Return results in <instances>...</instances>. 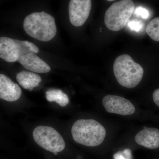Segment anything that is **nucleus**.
<instances>
[{"instance_id": "nucleus-1", "label": "nucleus", "mask_w": 159, "mask_h": 159, "mask_svg": "<svg viewBox=\"0 0 159 159\" xmlns=\"http://www.w3.org/2000/svg\"><path fill=\"white\" fill-rule=\"evenodd\" d=\"M23 28L29 36L42 42L51 40L57 33L55 19L44 11L27 16L24 20Z\"/></svg>"}, {"instance_id": "nucleus-2", "label": "nucleus", "mask_w": 159, "mask_h": 159, "mask_svg": "<svg viewBox=\"0 0 159 159\" xmlns=\"http://www.w3.org/2000/svg\"><path fill=\"white\" fill-rule=\"evenodd\" d=\"M71 134L75 142L89 147H96L104 141L105 127L93 119H79L74 122Z\"/></svg>"}, {"instance_id": "nucleus-3", "label": "nucleus", "mask_w": 159, "mask_h": 159, "mask_svg": "<svg viewBox=\"0 0 159 159\" xmlns=\"http://www.w3.org/2000/svg\"><path fill=\"white\" fill-rule=\"evenodd\" d=\"M113 71L119 84L129 89L136 87L141 82L144 74L142 66L126 54L120 55L115 60Z\"/></svg>"}, {"instance_id": "nucleus-4", "label": "nucleus", "mask_w": 159, "mask_h": 159, "mask_svg": "<svg viewBox=\"0 0 159 159\" xmlns=\"http://www.w3.org/2000/svg\"><path fill=\"white\" fill-rule=\"evenodd\" d=\"M134 9V4L132 0H121L113 3L106 11V26L111 31H120L128 23Z\"/></svg>"}, {"instance_id": "nucleus-5", "label": "nucleus", "mask_w": 159, "mask_h": 159, "mask_svg": "<svg viewBox=\"0 0 159 159\" xmlns=\"http://www.w3.org/2000/svg\"><path fill=\"white\" fill-rule=\"evenodd\" d=\"M39 52L37 46L28 41L0 38V57L7 62H16L23 55L30 53L37 54Z\"/></svg>"}, {"instance_id": "nucleus-6", "label": "nucleus", "mask_w": 159, "mask_h": 159, "mask_svg": "<svg viewBox=\"0 0 159 159\" xmlns=\"http://www.w3.org/2000/svg\"><path fill=\"white\" fill-rule=\"evenodd\" d=\"M32 135L34 142L38 145L54 155H57L65 148L64 140L52 127L40 125L34 129Z\"/></svg>"}, {"instance_id": "nucleus-7", "label": "nucleus", "mask_w": 159, "mask_h": 159, "mask_svg": "<svg viewBox=\"0 0 159 159\" xmlns=\"http://www.w3.org/2000/svg\"><path fill=\"white\" fill-rule=\"evenodd\" d=\"M91 0H70L69 5V18L75 27L83 25L90 13Z\"/></svg>"}, {"instance_id": "nucleus-8", "label": "nucleus", "mask_w": 159, "mask_h": 159, "mask_svg": "<svg viewBox=\"0 0 159 159\" xmlns=\"http://www.w3.org/2000/svg\"><path fill=\"white\" fill-rule=\"evenodd\" d=\"M102 103L106 110L111 113L126 116L135 111L134 106L129 100L119 96L107 95L102 99Z\"/></svg>"}, {"instance_id": "nucleus-9", "label": "nucleus", "mask_w": 159, "mask_h": 159, "mask_svg": "<svg viewBox=\"0 0 159 159\" xmlns=\"http://www.w3.org/2000/svg\"><path fill=\"white\" fill-rule=\"evenodd\" d=\"M22 90L19 86L9 77L0 74V98L9 102H14L21 97Z\"/></svg>"}, {"instance_id": "nucleus-10", "label": "nucleus", "mask_w": 159, "mask_h": 159, "mask_svg": "<svg viewBox=\"0 0 159 159\" xmlns=\"http://www.w3.org/2000/svg\"><path fill=\"white\" fill-rule=\"evenodd\" d=\"M18 61L26 70L34 73L45 74L51 71V67L34 53L23 55Z\"/></svg>"}, {"instance_id": "nucleus-11", "label": "nucleus", "mask_w": 159, "mask_h": 159, "mask_svg": "<svg viewBox=\"0 0 159 159\" xmlns=\"http://www.w3.org/2000/svg\"><path fill=\"white\" fill-rule=\"evenodd\" d=\"M137 144L149 149H156L159 147V129L147 128L139 131L135 137Z\"/></svg>"}, {"instance_id": "nucleus-12", "label": "nucleus", "mask_w": 159, "mask_h": 159, "mask_svg": "<svg viewBox=\"0 0 159 159\" xmlns=\"http://www.w3.org/2000/svg\"><path fill=\"white\" fill-rule=\"evenodd\" d=\"M16 80L23 88L31 91L39 85L41 78L38 74L28 71H22L17 74Z\"/></svg>"}, {"instance_id": "nucleus-13", "label": "nucleus", "mask_w": 159, "mask_h": 159, "mask_svg": "<svg viewBox=\"0 0 159 159\" xmlns=\"http://www.w3.org/2000/svg\"><path fill=\"white\" fill-rule=\"evenodd\" d=\"M46 98L49 102H55L61 107H64L68 104L69 97L61 90L52 89L47 91Z\"/></svg>"}, {"instance_id": "nucleus-14", "label": "nucleus", "mask_w": 159, "mask_h": 159, "mask_svg": "<svg viewBox=\"0 0 159 159\" xmlns=\"http://www.w3.org/2000/svg\"><path fill=\"white\" fill-rule=\"evenodd\" d=\"M146 31L151 39L159 42V17L155 18L148 23Z\"/></svg>"}, {"instance_id": "nucleus-15", "label": "nucleus", "mask_w": 159, "mask_h": 159, "mask_svg": "<svg viewBox=\"0 0 159 159\" xmlns=\"http://www.w3.org/2000/svg\"><path fill=\"white\" fill-rule=\"evenodd\" d=\"M128 27L132 31L139 32L143 27V24L141 20H133L128 22Z\"/></svg>"}, {"instance_id": "nucleus-16", "label": "nucleus", "mask_w": 159, "mask_h": 159, "mask_svg": "<svg viewBox=\"0 0 159 159\" xmlns=\"http://www.w3.org/2000/svg\"><path fill=\"white\" fill-rule=\"evenodd\" d=\"M113 157L115 159H131V152L129 149H126L115 153Z\"/></svg>"}, {"instance_id": "nucleus-17", "label": "nucleus", "mask_w": 159, "mask_h": 159, "mask_svg": "<svg viewBox=\"0 0 159 159\" xmlns=\"http://www.w3.org/2000/svg\"><path fill=\"white\" fill-rule=\"evenodd\" d=\"M135 14L145 19H147L149 15L148 10L142 6L137 7L135 10Z\"/></svg>"}, {"instance_id": "nucleus-18", "label": "nucleus", "mask_w": 159, "mask_h": 159, "mask_svg": "<svg viewBox=\"0 0 159 159\" xmlns=\"http://www.w3.org/2000/svg\"><path fill=\"white\" fill-rule=\"evenodd\" d=\"M154 102L157 106L159 107V88L154 91L152 94Z\"/></svg>"}, {"instance_id": "nucleus-19", "label": "nucleus", "mask_w": 159, "mask_h": 159, "mask_svg": "<svg viewBox=\"0 0 159 159\" xmlns=\"http://www.w3.org/2000/svg\"><path fill=\"white\" fill-rule=\"evenodd\" d=\"M107 1H108V2H112V1H115V0H107Z\"/></svg>"}]
</instances>
